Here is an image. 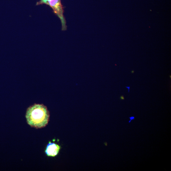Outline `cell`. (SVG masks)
<instances>
[{"mask_svg":"<svg viewBox=\"0 0 171 171\" xmlns=\"http://www.w3.org/2000/svg\"><path fill=\"white\" fill-rule=\"evenodd\" d=\"M126 87L128 89V91H129L128 92H129V93L130 87Z\"/></svg>","mask_w":171,"mask_h":171,"instance_id":"cell-6","label":"cell"},{"mask_svg":"<svg viewBox=\"0 0 171 171\" xmlns=\"http://www.w3.org/2000/svg\"><path fill=\"white\" fill-rule=\"evenodd\" d=\"M134 71H132L131 72V73H134Z\"/></svg>","mask_w":171,"mask_h":171,"instance_id":"cell-7","label":"cell"},{"mask_svg":"<svg viewBox=\"0 0 171 171\" xmlns=\"http://www.w3.org/2000/svg\"><path fill=\"white\" fill-rule=\"evenodd\" d=\"M129 118L130 119V120L129 121V123H130L132 120H133L135 119V118L134 117L132 116L129 117Z\"/></svg>","mask_w":171,"mask_h":171,"instance_id":"cell-4","label":"cell"},{"mask_svg":"<svg viewBox=\"0 0 171 171\" xmlns=\"http://www.w3.org/2000/svg\"><path fill=\"white\" fill-rule=\"evenodd\" d=\"M45 4L50 6L54 13L59 18L61 24L62 30L67 29L66 22L63 15L64 10L61 0H40L37 3L36 5Z\"/></svg>","mask_w":171,"mask_h":171,"instance_id":"cell-2","label":"cell"},{"mask_svg":"<svg viewBox=\"0 0 171 171\" xmlns=\"http://www.w3.org/2000/svg\"><path fill=\"white\" fill-rule=\"evenodd\" d=\"M120 99L121 100H124L125 99V98L123 95L120 96Z\"/></svg>","mask_w":171,"mask_h":171,"instance_id":"cell-5","label":"cell"},{"mask_svg":"<svg viewBox=\"0 0 171 171\" xmlns=\"http://www.w3.org/2000/svg\"><path fill=\"white\" fill-rule=\"evenodd\" d=\"M25 117L29 125L39 129L44 127L48 125L50 115L46 106L42 104H35L28 108Z\"/></svg>","mask_w":171,"mask_h":171,"instance_id":"cell-1","label":"cell"},{"mask_svg":"<svg viewBox=\"0 0 171 171\" xmlns=\"http://www.w3.org/2000/svg\"><path fill=\"white\" fill-rule=\"evenodd\" d=\"M60 149V146L58 145L49 142L46 147L45 153L49 157H55L58 155Z\"/></svg>","mask_w":171,"mask_h":171,"instance_id":"cell-3","label":"cell"}]
</instances>
